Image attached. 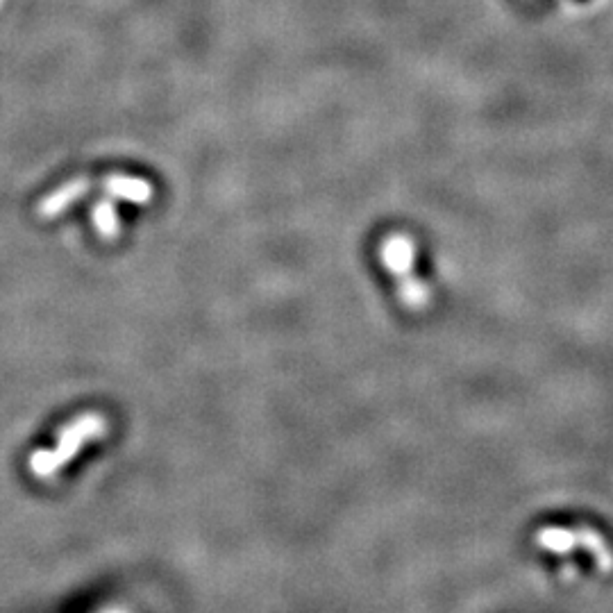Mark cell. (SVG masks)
<instances>
[{"mask_svg": "<svg viewBox=\"0 0 613 613\" xmlns=\"http://www.w3.org/2000/svg\"><path fill=\"white\" fill-rule=\"evenodd\" d=\"M536 550L566 577L609 575L613 554L604 534L589 523H548L534 536Z\"/></svg>", "mask_w": 613, "mask_h": 613, "instance_id": "1", "label": "cell"}, {"mask_svg": "<svg viewBox=\"0 0 613 613\" xmlns=\"http://www.w3.org/2000/svg\"><path fill=\"white\" fill-rule=\"evenodd\" d=\"M107 434V421L98 414H87L75 418L66 425L53 450H39L30 457V470L37 477H50L66 466V461L78 455L80 448L89 441H96Z\"/></svg>", "mask_w": 613, "mask_h": 613, "instance_id": "2", "label": "cell"}, {"mask_svg": "<svg viewBox=\"0 0 613 613\" xmlns=\"http://www.w3.org/2000/svg\"><path fill=\"white\" fill-rule=\"evenodd\" d=\"M91 189H94V180H89V178H75V180L64 182L55 191H50L48 196L41 198L37 214L41 218L60 216L66 212V209L78 203V200L89 196Z\"/></svg>", "mask_w": 613, "mask_h": 613, "instance_id": "3", "label": "cell"}, {"mask_svg": "<svg viewBox=\"0 0 613 613\" xmlns=\"http://www.w3.org/2000/svg\"><path fill=\"white\" fill-rule=\"evenodd\" d=\"M100 187L107 196L125 200L132 205H148L153 200V184L144 178H132V175H107L100 182Z\"/></svg>", "mask_w": 613, "mask_h": 613, "instance_id": "4", "label": "cell"}, {"mask_svg": "<svg viewBox=\"0 0 613 613\" xmlns=\"http://www.w3.org/2000/svg\"><path fill=\"white\" fill-rule=\"evenodd\" d=\"M382 262L393 275H400L407 280V275L411 273L416 262L414 243L407 237H402V234H393V237L382 243Z\"/></svg>", "mask_w": 613, "mask_h": 613, "instance_id": "5", "label": "cell"}, {"mask_svg": "<svg viewBox=\"0 0 613 613\" xmlns=\"http://www.w3.org/2000/svg\"><path fill=\"white\" fill-rule=\"evenodd\" d=\"M91 218H94V225L98 234L107 241L116 239L121 234V221H119V212H116V207L112 200H98L94 205V212H91Z\"/></svg>", "mask_w": 613, "mask_h": 613, "instance_id": "6", "label": "cell"}]
</instances>
